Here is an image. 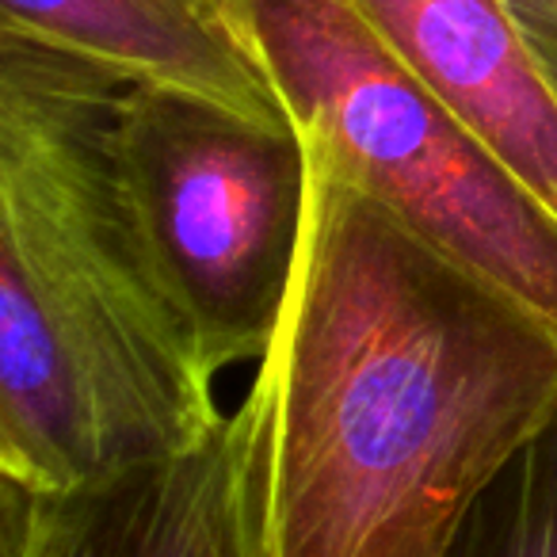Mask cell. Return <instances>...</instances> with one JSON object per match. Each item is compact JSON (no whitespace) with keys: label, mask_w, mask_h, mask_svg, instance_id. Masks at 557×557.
<instances>
[{"label":"cell","mask_w":557,"mask_h":557,"mask_svg":"<svg viewBox=\"0 0 557 557\" xmlns=\"http://www.w3.org/2000/svg\"><path fill=\"white\" fill-rule=\"evenodd\" d=\"M302 141L557 333V214L379 39L356 0H245Z\"/></svg>","instance_id":"obj_3"},{"label":"cell","mask_w":557,"mask_h":557,"mask_svg":"<svg viewBox=\"0 0 557 557\" xmlns=\"http://www.w3.org/2000/svg\"><path fill=\"white\" fill-rule=\"evenodd\" d=\"M443 557H557V409L481 488Z\"/></svg>","instance_id":"obj_8"},{"label":"cell","mask_w":557,"mask_h":557,"mask_svg":"<svg viewBox=\"0 0 557 557\" xmlns=\"http://www.w3.org/2000/svg\"><path fill=\"white\" fill-rule=\"evenodd\" d=\"M115 153L138 230L210 371L275 341L310 210L298 126L157 85L126 88Z\"/></svg>","instance_id":"obj_4"},{"label":"cell","mask_w":557,"mask_h":557,"mask_svg":"<svg viewBox=\"0 0 557 557\" xmlns=\"http://www.w3.org/2000/svg\"><path fill=\"white\" fill-rule=\"evenodd\" d=\"M0 32V478L35 493L199 447L222 412L126 199V88Z\"/></svg>","instance_id":"obj_2"},{"label":"cell","mask_w":557,"mask_h":557,"mask_svg":"<svg viewBox=\"0 0 557 557\" xmlns=\"http://www.w3.org/2000/svg\"><path fill=\"white\" fill-rule=\"evenodd\" d=\"M379 39L557 214V100L508 0H356Z\"/></svg>","instance_id":"obj_6"},{"label":"cell","mask_w":557,"mask_h":557,"mask_svg":"<svg viewBox=\"0 0 557 557\" xmlns=\"http://www.w3.org/2000/svg\"><path fill=\"white\" fill-rule=\"evenodd\" d=\"M519 27H523L527 47H531L534 62H539L542 77H546L549 92L557 100V24H549V20H519Z\"/></svg>","instance_id":"obj_9"},{"label":"cell","mask_w":557,"mask_h":557,"mask_svg":"<svg viewBox=\"0 0 557 557\" xmlns=\"http://www.w3.org/2000/svg\"><path fill=\"white\" fill-rule=\"evenodd\" d=\"M508 9L519 20H554L557 24V0H508Z\"/></svg>","instance_id":"obj_10"},{"label":"cell","mask_w":557,"mask_h":557,"mask_svg":"<svg viewBox=\"0 0 557 557\" xmlns=\"http://www.w3.org/2000/svg\"><path fill=\"white\" fill-rule=\"evenodd\" d=\"M0 32L100 62L134 85L295 126L256 50L245 0H0Z\"/></svg>","instance_id":"obj_7"},{"label":"cell","mask_w":557,"mask_h":557,"mask_svg":"<svg viewBox=\"0 0 557 557\" xmlns=\"http://www.w3.org/2000/svg\"><path fill=\"white\" fill-rule=\"evenodd\" d=\"M0 557H263L260 397L184 455L35 493L0 478Z\"/></svg>","instance_id":"obj_5"},{"label":"cell","mask_w":557,"mask_h":557,"mask_svg":"<svg viewBox=\"0 0 557 557\" xmlns=\"http://www.w3.org/2000/svg\"><path fill=\"white\" fill-rule=\"evenodd\" d=\"M310 153V210L263 351V557H443L557 409V333Z\"/></svg>","instance_id":"obj_1"}]
</instances>
